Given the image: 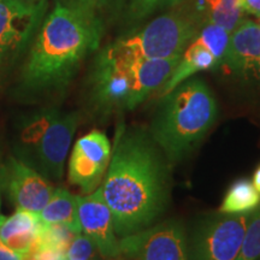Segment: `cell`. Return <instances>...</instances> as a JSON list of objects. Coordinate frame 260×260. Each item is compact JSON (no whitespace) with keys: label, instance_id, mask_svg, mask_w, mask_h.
<instances>
[{"label":"cell","instance_id":"1","mask_svg":"<svg viewBox=\"0 0 260 260\" xmlns=\"http://www.w3.org/2000/svg\"><path fill=\"white\" fill-rule=\"evenodd\" d=\"M116 235L153 225L170 200V162L145 129L119 126L100 187Z\"/></svg>","mask_w":260,"mask_h":260},{"label":"cell","instance_id":"2","mask_svg":"<svg viewBox=\"0 0 260 260\" xmlns=\"http://www.w3.org/2000/svg\"><path fill=\"white\" fill-rule=\"evenodd\" d=\"M103 27L89 15L57 3L42 24L23 70V82L35 92L67 86L82 60L99 47Z\"/></svg>","mask_w":260,"mask_h":260},{"label":"cell","instance_id":"3","mask_svg":"<svg viewBox=\"0 0 260 260\" xmlns=\"http://www.w3.org/2000/svg\"><path fill=\"white\" fill-rule=\"evenodd\" d=\"M160 99L148 133L169 162L176 164L201 144L216 122L218 105L201 79H188Z\"/></svg>","mask_w":260,"mask_h":260},{"label":"cell","instance_id":"4","mask_svg":"<svg viewBox=\"0 0 260 260\" xmlns=\"http://www.w3.org/2000/svg\"><path fill=\"white\" fill-rule=\"evenodd\" d=\"M181 57L168 59L126 58L107 46L90 76V99L104 115L132 111L167 82Z\"/></svg>","mask_w":260,"mask_h":260},{"label":"cell","instance_id":"5","mask_svg":"<svg viewBox=\"0 0 260 260\" xmlns=\"http://www.w3.org/2000/svg\"><path fill=\"white\" fill-rule=\"evenodd\" d=\"M79 124L77 113L45 109L25 117L15 135V157L48 181H60L71 141Z\"/></svg>","mask_w":260,"mask_h":260},{"label":"cell","instance_id":"6","mask_svg":"<svg viewBox=\"0 0 260 260\" xmlns=\"http://www.w3.org/2000/svg\"><path fill=\"white\" fill-rule=\"evenodd\" d=\"M198 31L194 19L171 12L159 16L140 31L119 39L110 47L126 58L168 59L181 57Z\"/></svg>","mask_w":260,"mask_h":260},{"label":"cell","instance_id":"7","mask_svg":"<svg viewBox=\"0 0 260 260\" xmlns=\"http://www.w3.org/2000/svg\"><path fill=\"white\" fill-rule=\"evenodd\" d=\"M251 217L219 212L204 218L188 239V260H236Z\"/></svg>","mask_w":260,"mask_h":260},{"label":"cell","instance_id":"8","mask_svg":"<svg viewBox=\"0 0 260 260\" xmlns=\"http://www.w3.org/2000/svg\"><path fill=\"white\" fill-rule=\"evenodd\" d=\"M230 34L225 29L206 22L183 51L171 76L160 88V98L200 71L219 68L225 56Z\"/></svg>","mask_w":260,"mask_h":260},{"label":"cell","instance_id":"9","mask_svg":"<svg viewBox=\"0 0 260 260\" xmlns=\"http://www.w3.org/2000/svg\"><path fill=\"white\" fill-rule=\"evenodd\" d=\"M121 253L136 260H188V237L181 222L169 219L121 237Z\"/></svg>","mask_w":260,"mask_h":260},{"label":"cell","instance_id":"10","mask_svg":"<svg viewBox=\"0 0 260 260\" xmlns=\"http://www.w3.org/2000/svg\"><path fill=\"white\" fill-rule=\"evenodd\" d=\"M0 180L16 209L37 214L46 206L54 191L46 177L15 155L9 157L3 164Z\"/></svg>","mask_w":260,"mask_h":260},{"label":"cell","instance_id":"11","mask_svg":"<svg viewBox=\"0 0 260 260\" xmlns=\"http://www.w3.org/2000/svg\"><path fill=\"white\" fill-rule=\"evenodd\" d=\"M112 147L100 130H93L76 141L69 160V180L84 194L98 188L109 167Z\"/></svg>","mask_w":260,"mask_h":260},{"label":"cell","instance_id":"12","mask_svg":"<svg viewBox=\"0 0 260 260\" xmlns=\"http://www.w3.org/2000/svg\"><path fill=\"white\" fill-rule=\"evenodd\" d=\"M42 12V3L0 0V65L27 45Z\"/></svg>","mask_w":260,"mask_h":260},{"label":"cell","instance_id":"13","mask_svg":"<svg viewBox=\"0 0 260 260\" xmlns=\"http://www.w3.org/2000/svg\"><path fill=\"white\" fill-rule=\"evenodd\" d=\"M77 205L82 233L92 240L100 254L105 258H115L121 254L112 213L104 200L100 187L86 197H77Z\"/></svg>","mask_w":260,"mask_h":260},{"label":"cell","instance_id":"14","mask_svg":"<svg viewBox=\"0 0 260 260\" xmlns=\"http://www.w3.org/2000/svg\"><path fill=\"white\" fill-rule=\"evenodd\" d=\"M222 65L243 80L260 77V23L242 21L229 37Z\"/></svg>","mask_w":260,"mask_h":260},{"label":"cell","instance_id":"15","mask_svg":"<svg viewBox=\"0 0 260 260\" xmlns=\"http://www.w3.org/2000/svg\"><path fill=\"white\" fill-rule=\"evenodd\" d=\"M41 222L37 213L17 210L0 225V242L19 256L30 252Z\"/></svg>","mask_w":260,"mask_h":260},{"label":"cell","instance_id":"16","mask_svg":"<svg viewBox=\"0 0 260 260\" xmlns=\"http://www.w3.org/2000/svg\"><path fill=\"white\" fill-rule=\"evenodd\" d=\"M41 223L64 225L74 234L82 233L79 219L77 197L64 188H56L46 206L38 214Z\"/></svg>","mask_w":260,"mask_h":260},{"label":"cell","instance_id":"17","mask_svg":"<svg viewBox=\"0 0 260 260\" xmlns=\"http://www.w3.org/2000/svg\"><path fill=\"white\" fill-rule=\"evenodd\" d=\"M260 205V194L247 178H240L228 189L219 207L220 213L242 214L253 212Z\"/></svg>","mask_w":260,"mask_h":260},{"label":"cell","instance_id":"18","mask_svg":"<svg viewBox=\"0 0 260 260\" xmlns=\"http://www.w3.org/2000/svg\"><path fill=\"white\" fill-rule=\"evenodd\" d=\"M245 11L239 5V0H220L216 8L209 11L207 22L219 25L232 34L243 21Z\"/></svg>","mask_w":260,"mask_h":260},{"label":"cell","instance_id":"19","mask_svg":"<svg viewBox=\"0 0 260 260\" xmlns=\"http://www.w3.org/2000/svg\"><path fill=\"white\" fill-rule=\"evenodd\" d=\"M258 258H260V205L252 212L241 251L236 260H256Z\"/></svg>","mask_w":260,"mask_h":260},{"label":"cell","instance_id":"20","mask_svg":"<svg viewBox=\"0 0 260 260\" xmlns=\"http://www.w3.org/2000/svg\"><path fill=\"white\" fill-rule=\"evenodd\" d=\"M178 0H130L126 17L130 22H139L157 10L176 4Z\"/></svg>","mask_w":260,"mask_h":260},{"label":"cell","instance_id":"21","mask_svg":"<svg viewBox=\"0 0 260 260\" xmlns=\"http://www.w3.org/2000/svg\"><path fill=\"white\" fill-rule=\"evenodd\" d=\"M94 247L95 246L88 236L83 235L82 233L76 234L71 240L64 256L68 260H88L93 254Z\"/></svg>","mask_w":260,"mask_h":260},{"label":"cell","instance_id":"22","mask_svg":"<svg viewBox=\"0 0 260 260\" xmlns=\"http://www.w3.org/2000/svg\"><path fill=\"white\" fill-rule=\"evenodd\" d=\"M64 4L89 15H95L99 0H64Z\"/></svg>","mask_w":260,"mask_h":260},{"label":"cell","instance_id":"23","mask_svg":"<svg viewBox=\"0 0 260 260\" xmlns=\"http://www.w3.org/2000/svg\"><path fill=\"white\" fill-rule=\"evenodd\" d=\"M239 5L245 12L260 18V0H239Z\"/></svg>","mask_w":260,"mask_h":260},{"label":"cell","instance_id":"24","mask_svg":"<svg viewBox=\"0 0 260 260\" xmlns=\"http://www.w3.org/2000/svg\"><path fill=\"white\" fill-rule=\"evenodd\" d=\"M0 260H21V256L0 242Z\"/></svg>","mask_w":260,"mask_h":260},{"label":"cell","instance_id":"25","mask_svg":"<svg viewBox=\"0 0 260 260\" xmlns=\"http://www.w3.org/2000/svg\"><path fill=\"white\" fill-rule=\"evenodd\" d=\"M125 2L126 0H99V4L102 3V4L105 5L109 10L117 11V10H119L125 4Z\"/></svg>","mask_w":260,"mask_h":260},{"label":"cell","instance_id":"26","mask_svg":"<svg viewBox=\"0 0 260 260\" xmlns=\"http://www.w3.org/2000/svg\"><path fill=\"white\" fill-rule=\"evenodd\" d=\"M252 183H253V186H254L255 189L258 190V193L260 194V165L255 169L254 174H253Z\"/></svg>","mask_w":260,"mask_h":260},{"label":"cell","instance_id":"27","mask_svg":"<svg viewBox=\"0 0 260 260\" xmlns=\"http://www.w3.org/2000/svg\"><path fill=\"white\" fill-rule=\"evenodd\" d=\"M3 218H4V216H2V214H0V220H2Z\"/></svg>","mask_w":260,"mask_h":260},{"label":"cell","instance_id":"28","mask_svg":"<svg viewBox=\"0 0 260 260\" xmlns=\"http://www.w3.org/2000/svg\"><path fill=\"white\" fill-rule=\"evenodd\" d=\"M30 2H38V0H30Z\"/></svg>","mask_w":260,"mask_h":260}]
</instances>
